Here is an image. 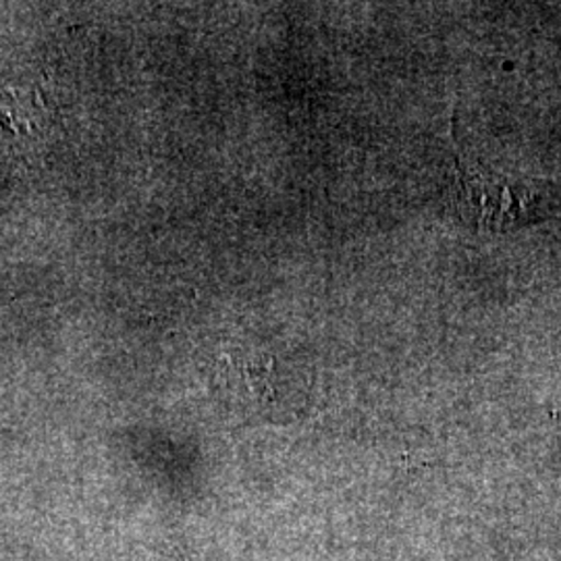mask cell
<instances>
[{"label": "cell", "mask_w": 561, "mask_h": 561, "mask_svg": "<svg viewBox=\"0 0 561 561\" xmlns=\"http://www.w3.org/2000/svg\"><path fill=\"white\" fill-rule=\"evenodd\" d=\"M451 202L463 221L479 231H507L547 217L556 201L535 183L510 181L481 169H460Z\"/></svg>", "instance_id": "6da1fadb"}]
</instances>
